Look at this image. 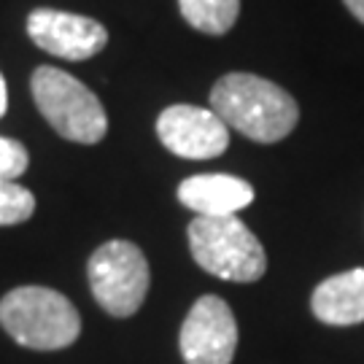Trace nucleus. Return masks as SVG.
I'll list each match as a JSON object with an SVG mask.
<instances>
[{"label":"nucleus","mask_w":364,"mask_h":364,"mask_svg":"<svg viewBox=\"0 0 364 364\" xmlns=\"http://www.w3.org/2000/svg\"><path fill=\"white\" fill-rule=\"evenodd\" d=\"M210 108L227 127L257 144H278L297 127V100L284 87L254 73H227L210 92Z\"/></svg>","instance_id":"1"},{"label":"nucleus","mask_w":364,"mask_h":364,"mask_svg":"<svg viewBox=\"0 0 364 364\" xmlns=\"http://www.w3.org/2000/svg\"><path fill=\"white\" fill-rule=\"evenodd\" d=\"M0 324L25 348L60 351L76 343L81 316L70 299L54 289L19 287L0 299Z\"/></svg>","instance_id":"2"},{"label":"nucleus","mask_w":364,"mask_h":364,"mask_svg":"<svg viewBox=\"0 0 364 364\" xmlns=\"http://www.w3.org/2000/svg\"><path fill=\"white\" fill-rule=\"evenodd\" d=\"M189 248L205 273L251 284L267 270L264 248L237 216H197L189 224Z\"/></svg>","instance_id":"3"},{"label":"nucleus","mask_w":364,"mask_h":364,"mask_svg":"<svg viewBox=\"0 0 364 364\" xmlns=\"http://www.w3.org/2000/svg\"><path fill=\"white\" fill-rule=\"evenodd\" d=\"M33 100L43 119L68 141L97 144L108 130L103 103L76 76L60 68L41 65L33 73Z\"/></svg>","instance_id":"4"},{"label":"nucleus","mask_w":364,"mask_h":364,"mask_svg":"<svg viewBox=\"0 0 364 364\" xmlns=\"http://www.w3.org/2000/svg\"><path fill=\"white\" fill-rule=\"evenodd\" d=\"M90 287L100 308L117 318H127L149 294V262L130 240H108L92 254Z\"/></svg>","instance_id":"5"},{"label":"nucleus","mask_w":364,"mask_h":364,"mask_svg":"<svg viewBox=\"0 0 364 364\" xmlns=\"http://www.w3.org/2000/svg\"><path fill=\"white\" fill-rule=\"evenodd\" d=\"M178 343L186 364H232L237 321L230 305L216 294L200 297L183 318Z\"/></svg>","instance_id":"6"},{"label":"nucleus","mask_w":364,"mask_h":364,"mask_svg":"<svg viewBox=\"0 0 364 364\" xmlns=\"http://www.w3.org/2000/svg\"><path fill=\"white\" fill-rule=\"evenodd\" d=\"M162 146L183 159H213L230 146V127L213 108L170 105L156 119Z\"/></svg>","instance_id":"7"},{"label":"nucleus","mask_w":364,"mask_h":364,"mask_svg":"<svg viewBox=\"0 0 364 364\" xmlns=\"http://www.w3.org/2000/svg\"><path fill=\"white\" fill-rule=\"evenodd\" d=\"M27 36L43 52L63 57L70 63L90 60L100 54L108 43V30L97 19L78 14L36 9L27 16Z\"/></svg>","instance_id":"8"},{"label":"nucleus","mask_w":364,"mask_h":364,"mask_svg":"<svg viewBox=\"0 0 364 364\" xmlns=\"http://www.w3.org/2000/svg\"><path fill=\"white\" fill-rule=\"evenodd\" d=\"M178 200L197 216H237L254 203V186L227 173H200L178 186Z\"/></svg>","instance_id":"9"},{"label":"nucleus","mask_w":364,"mask_h":364,"mask_svg":"<svg viewBox=\"0 0 364 364\" xmlns=\"http://www.w3.org/2000/svg\"><path fill=\"white\" fill-rule=\"evenodd\" d=\"M313 316L332 326L364 321V267H353L321 281L311 297Z\"/></svg>","instance_id":"10"},{"label":"nucleus","mask_w":364,"mask_h":364,"mask_svg":"<svg viewBox=\"0 0 364 364\" xmlns=\"http://www.w3.org/2000/svg\"><path fill=\"white\" fill-rule=\"evenodd\" d=\"M178 9L195 30L208 36H224L240 14V0H178Z\"/></svg>","instance_id":"11"},{"label":"nucleus","mask_w":364,"mask_h":364,"mask_svg":"<svg viewBox=\"0 0 364 364\" xmlns=\"http://www.w3.org/2000/svg\"><path fill=\"white\" fill-rule=\"evenodd\" d=\"M36 210V197L30 189L19 186L16 181L0 178V227H11L19 221H27Z\"/></svg>","instance_id":"12"},{"label":"nucleus","mask_w":364,"mask_h":364,"mask_svg":"<svg viewBox=\"0 0 364 364\" xmlns=\"http://www.w3.org/2000/svg\"><path fill=\"white\" fill-rule=\"evenodd\" d=\"M27 165H30V154H27L25 146L19 141H14V138L0 135V178L14 181V178H19L25 173Z\"/></svg>","instance_id":"13"},{"label":"nucleus","mask_w":364,"mask_h":364,"mask_svg":"<svg viewBox=\"0 0 364 364\" xmlns=\"http://www.w3.org/2000/svg\"><path fill=\"white\" fill-rule=\"evenodd\" d=\"M343 3H346V9L364 25V0H343Z\"/></svg>","instance_id":"14"},{"label":"nucleus","mask_w":364,"mask_h":364,"mask_svg":"<svg viewBox=\"0 0 364 364\" xmlns=\"http://www.w3.org/2000/svg\"><path fill=\"white\" fill-rule=\"evenodd\" d=\"M6 108H9V90H6V78L0 76V117L6 114Z\"/></svg>","instance_id":"15"}]
</instances>
